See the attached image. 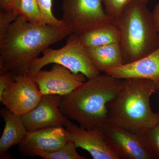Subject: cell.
Listing matches in <instances>:
<instances>
[{"mask_svg":"<svg viewBox=\"0 0 159 159\" xmlns=\"http://www.w3.org/2000/svg\"><path fill=\"white\" fill-rule=\"evenodd\" d=\"M87 49L94 66L100 72L106 74L124 64L122 50L119 43Z\"/></svg>","mask_w":159,"mask_h":159,"instance_id":"cell-15","label":"cell"},{"mask_svg":"<svg viewBox=\"0 0 159 159\" xmlns=\"http://www.w3.org/2000/svg\"><path fill=\"white\" fill-rule=\"evenodd\" d=\"M70 34L66 28L34 24L19 16L0 39V70L28 76L41 53Z\"/></svg>","mask_w":159,"mask_h":159,"instance_id":"cell-1","label":"cell"},{"mask_svg":"<svg viewBox=\"0 0 159 159\" xmlns=\"http://www.w3.org/2000/svg\"><path fill=\"white\" fill-rule=\"evenodd\" d=\"M42 97L32 78L15 76L0 97V101L11 112L22 116L35 108Z\"/></svg>","mask_w":159,"mask_h":159,"instance_id":"cell-8","label":"cell"},{"mask_svg":"<svg viewBox=\"0 0 159 159\" xmlns=\"http://www.w3.org/2000/svg\"><path fill=\"white\" fill-rule=\"evenodd\" d=\"M121 82V79L106 74L88 79L62 97L60 110L83 128H102L108 121L107 104L116 96Z\"/></svg>","mask_w":159,"mask_h":159,"instance_id":"cell-2","label":"cell"},{"mask_svg":"<svg viewBox=\"0 0 159 159\" xmlns=\"http://www.w3.org/2000/svg\"><path fill=\"white\" fill-rule=\"evenodd\" d=\"M15 76L9 72L0 70V97L13 80Z\"/></svg>","mask_w":159,"mask_h":159,"instance_id":"cell-23","label":"cell"},{"mask_svg":"<svg viewBox=\"0 0 159 159\" xmlns=\"http://www.w3.org/2000/svg\"><path fill=\"white\" fill-rule=\"evenodd\" d=\"M11 10L29 22L46 25L37 0H15Z\"/></svg>","mask_w":159,"mask_h":159,"instance_id":"cell-17","label":"cell"},{"mask_svg":"<svg viewBox=\"0 0 159 159\" xmlns=\"http://www.w3.org/2000/svg\"><path fill=\"white\" fill-rule=\"evenodd\" d=\"M157 92L152 80L141 78L121 80L119 89L107 105V122L142 134L157 120L150 99Z\"/></svg>","mask_w":159,"mask_h":159,"instance_id":"cell-3","label":"cell"},{"mask_svg":"<svg viewBox=\"0 0 159 159\" xmlns=\"http://www.w3.org/2000/svg\"><path fill=\"white\" fill-rule=\"evenodd\" d=\"M1 115L5 127L0 139V158L9 159L7 152L10 148L19 145L28 132L21 116L16 115L7 108L1 109Z\"/></svg>","mask_w":159,"mask_h":159,"instance_id":"cell-14","label":"cell"},{"mask_svg":"<svg viewBox=\"0 0 159 159\" xmlns=\"http://www.w3.org/2000/svg\"><path fill=\"white\" fill-rule=\"evenodd\" d=\"M103 0H62L61 20L71 34L80 35L113 22Z\"/></svg>","mask_w":159,"mask_h":159,"instance_id":"cell-6","label":"cell"},{"mask_svg":"<svg viewBox=\"0 0 159 159\" xmlns=\"http://www.w3.org/2000/svg\"><path fill=\"white\" fill-rule=\"evenodd\" d=\"M42 95L66 96L86 81L84 74H74L63 66L54 64L50 70H40L32 77Z\"/></svg>","mask_w":159,"mask_h":159,"instance_id":"cell-9","label":"cell"},{"mask_svg":"<svg viewBox=\"0 0 159 159\" xmlns=\"http://www.w3.org/2000/svg\"><path fill=\"white\" fill-rule=\"evenodd\" d=\"M65 128L77 148L88 152L94 159H119L106 140L102 128L86 129L71 121Z\"/></svg>","mask_w":159,"mask_h":159,"instance_id":"cell-12","label":"cell"},{"mask_svg":"<svg viewBox=\"0 0 159 159\" xmlns=\"http://www.w3.org/2000/svg\"><path fill=\"white\" fill-rule=\"evenodd\" d=\"M152 13L155 25L159 34V4L156 5Z\"/></svg>","mask_w":159,"mask_h":159,"instance_id":"cell-24","label":"cell"},{"mask_svg":"<svg viewBox=\"0 0 159 159\" xmlns=\"http://www.w3.org/2000/svg\"><path fill=\"white\" fill-rule=\"evenodd\" d=\"M106 140L119 159H153L141 134L107 122L102 127Z\"/></svg>","mask_w":159,"mask_h":159,"instance_id":"cell-7","label":"cell"},{"mask_svg":"<svg viewBox=\"0 0 159 159\" xmlns=\"http://www.w3.org/2000/svg\"><path fill=\"white\" fill-rule=\"evenodd\" d=\"M37 1L43 19L46 24L60 29H67L62 20L57 19L53 14V0H37Z\"/></svg>","mask_w":159,"mask_h":159,"instance_id":"cell-20","label":"cell"},{"mask_svg":"<svg viewBox=\"0 0 159 159\" xmlns=\"http://www.w3.org/2000/svg\"><path fill=\"white\" fill-rule=\"evenodd\" d=\"M15 0H0L1 9L7 11H11Z\"/></svg>","mask_w":159,"mask_h":159,"instance_id":"cell-25","label":"cell"},{"mask_svg":"<svg viewBox=\"0 0 159 159\" xmlns=\"http://www.w3.org/2000/svg\"><path fill=\"white\" fill-rule=\"evenodd\" d=\"M79 35L86 48L119 43L120 33L113 22L96 27Z\"/></svg>","mask_w":159,"mask_h":159,"instance_id":"cell-16","label":"cell"},{"mask_svg":"<svg viewBox=\"0 0 159 159\" xmlns=\"http://www.w3.org/2000/svg\"><path fill=\"white\" fill-rule=\"evenodd\" d=\"M71 140L65 127L43 129L28 132L18 145V150L25 156L39 157L58 150Z\"/></svg>","mask_w":159,"mask_h":159,"instance_id":"cell-11","label":"cell"},{"mask_svg":"<svg viewBox=\"0 0 159 159\" xmlns=\"http://www.w3.org/2000/svg\"><path fill=\"white\" fill-rule=\"evenodd\" d=\"M157 120L143 133L140 134L150 151L153 159H159V111Z\"/></svg>","mask_w":159,"mask_h":159,"instance_id":"cell-18","label":"cell"},{"mask_svg":"<svg viewBox=\"0 0 159 159\" xmlns=\"http://www.w3.org/2000/svg\"><path fill=\"white\" fill-rule=\"evenodd\" d=\"M13 11L1 9L0 11V39L4 36L9 26L18 17Z\"/></svg>","mask_w":159,"mask_h":159,"instance_id":"cell-22","label":"cell"},{"mask_svg":"<svg viewBox=\"0 0 159 159\" xmlns=\"http://www.w3.org/2000/svg\"><path fill=\"white\" fill-rule=\"evenodd\" d=\"M77 147L71 140L58 150L43 153L39 157L44 159H86L77 152Z\"/></svg>","mask_w":159,"mask_h":159,"instance_id":"cell-19","label":"cell"},{"mask_svg":"<svg viewBox=\"0 0 159 159\" xmlns=\"http://www.w3.org/2000/svg\"><path fill=\"white\" fill-rule=\"evenodd\" d=\"M43 55L31 64L28 76L32 78L43 67L50 64H57L65 67L74 74L81 73L88 79L100 74L90 57L87 49L80 39L78 34L69 35L66 43L61 48H48Z\"/></svg>","mask_w":159,"mask_h":159,"instance_id":"cell-5","label":"cell"},{"mask_svg":"<svg viewBox=\"0 0 159 159\" xmlns=\"http://www.w3.org/2000/svg\"><path fill=\"white\" fill-rule=\"evenodd\" d=\"M147 4L131 1L113 20L120 33L124 64L143 58L159 48V34Z\"/></svg>","mask_w":159,"mask_h":159,"instance_id":"cell-4","label":"cell"},{"mask_svg":"<svg viewBox=\"0 0 159 159\" xmlns=\"http://www.w3.org/2000/svg\"><path fill=\"white\" fill-rule=\"evenodd\" d=\"M62 97L55 94L43 95L35 108L21 116L28 132L51 127L65 128L70 121L60 109Z\"/></svg>","mask_w":159,"mask_h":159,"instance_id":"cell-10","label":"cell"},{"mask_svg":"<svg viewBox=\"0 0 159 159\" xmlns=\"http://www.w3.org/2000/svg\"><path fill=\"white\" fill-rule=\"evenodd\" d=\"M132 1L134 0H103V2L107 13L114 19L119 16L127 4ZM139 1L148 3L149 0Z\"/></svg>","mask_w":159,"mask_h":159,"instance_id":"cell-21","label":"cell"},{"mask_svg":"<svg viewBox=\"0 0 159 159\" xmlns=\"http://www.w3.org/2000/svg\"><path fill=\"white\" fill-rule=\"evenodd\" d=\"M106 74L119 79L136 78L152 80L159 92V48L136 61L126 64Z\"/></svg>","mask_w":159,"mask_h":159,"instance_id":"cell-13","label":"cell"}]
</instances>
